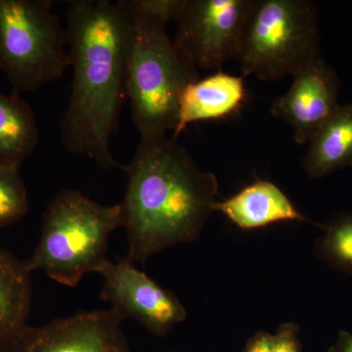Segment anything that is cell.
<instances>
[{"label": "cell", "instance_id": "cell-1", "mask_svg": "<svg viewBox=\"0 0 352 352\" xmlns=\"http://www.w3.org/2000/svg\"><path fill=\"white\" fill-rule=\"evenodd\" d=\"M73 82L61 120L62 145L99 168L126 173L113 157L111 138L126 99L133 17L127 0H73L66 12Z\"/></svg>", "mask_w": 352, "mask_h": 352}, {"label": "cell", "instance_id": "cell-2", "mask_svg": "<svg viewBox=\"0 0 352 352\" xmlns=\"http://www.w3.org/2000/svg\"><path fill=\"white\" fill-rule=\"evenodd\" d=\"M122 203L132 263L144 265L166 248L196 241L214 212L219 183L173 138L140 139L126 166Z\"/></svg>", "mask_w": 352, "mask_h": 352}, {"label": "cell", "instance_id": "cell-3", "mask_svg": "<svg viewBox=\"0 0 352 352\" xmlns=\"http://www.w3.org/2000/svg\"><path fill=\"white\" fill-rule=\"evenodd\" d=\"M133 36L127 66L126 99L141 139L175 132L185 88L199 80L198 69L176 45L166 24L131 6Z\"/></svg>", "mask_w": 352, "mask_h": 352}, {"label": "cell", "instance_id": "cell-4", "mask_svg": "<svg viewBox=\"0 0 352 352\" xmlns=\"http://www.w3.org/2000/svg\"><path fill=\"white\" fill-rule=\"evenodd\" d=\"M119 227L120 204L103 206L76 190L60 192L44 214L41 239L25 267L73 288L105 265L109 238Z\"/></svg>", "mask_w": 352, "mask_h": 352}, {"label": "cell", "instance_id": "cell-5", "mask_svg": "<svg viewBox=\"0 0 352 352\" xmlns=\"http://www.w3.org/2000/svg\"><path fill=\"white\" fill-rule=\"evenodd\" d=\"M320 56L317 7L308 0H254L237 60L243 76H294Z\"/></svg>", "mask_w": 352, "mask_h": 352}, {"label": "cell", "instance_id": "cell-6", "mask_svg": "<svg viewBox=\"0 0 352 352\" xmlns=\"http://www.w3.org/2000/svg\"><path fill=\"white\" fill-rule=\"evenodd\" d=\"M51 0H0V69L14 92L36 91L69 67L68 34Z\"/></svg>", "mask_w": 352, "mask_h": 352}, {"label": "cell", "instance_id": "cell-7", "mask_svg": "<svg viewBox=\"0 0 352 352\" xmlns=\"http://www.w3.org/2000/svg\"><path fill=\"white\" fill-rule=\"evenodd\" d=\"M254 0H185L176 23V45L197 69L237 59Z\"/></svg>", "mask_w": 352, "mask_h": 352}, {"label": "cell", "instance_id": "cell-8", "mask_svg": "<svg viewBox=\"0 0 352 352\" xmlns=\"http://www.w3.org/2000/svg\"><path fill=\"white\" fill-rule=\"evenodd\" d=\"M98 273L104 278L102 300L110 302L122 320L133 319L157 337L186 320L182 302L129 259L108 261Z\"/></svg>", "mask_w": 352, "mask_h": 352}, {"label": "cell", "instance_id": "cell-9", "mask_svg": "<svg viewBox=\"0 0 352 352\" xmlns=\"http://www.w3.org/2000/svg\"><path fill=\"white\" fill-rule=\"evenodd\" d=\"M122 321L111 308L25 325L0 344V352H131Z\"/></svg>", "mask_w": 352, "mask_h": 352}, {"label": "cell", "instance_id": "cell-10", "mask_svg": "<svg viewBox=\"0 0 352 352\" xmlns=\"http://www.w3.org/2000/svg\"><path fill=\"white\" fill-rule=\"evenodd\" d=\"M288 91L271 105V113L293 129L294 140L307 145L339 107V80L321 57L293 76Z\"/></svg>", "mask_w": 352, "mask_h": 352}, {"label": "cell", "instance_id": "cell-11", "mask_svg": "<svg viewBox=\"0 0 352 352\" xmlns=\"http://www.w3.org/2000/svg\"><path fill=\"white\" fill-rule=\"evenodd\" d=\"M245 99L244 78L219 71L185 88L179 101L177 124L171 138L193 122L223 119L237 112Z\"/></svg>", "mask_w": 352, "mask_h": 352}, {"label": "cell", "instance_id": "cell-12", "mask_svg": "<svg viewBox=\"0 0 352 352\" xmlns=\"http://www.w3.org/2000/svg\"><path fill=\"white\" fill-rule=\"evenodd\" d=\"M214 212L244 230L282 221L310 222L276 184L267 180H256L230 198L217 201Z\"/></svg>", "mask_w": 352, "mask_h": 352}, {"label": "cell", "instance_id": "cell-13", "mask_svg": "<svg viewBox=\"0 0 352 352\" xmlns=\"http://www.w3.org/2000/svg\"><path fill=\"white\" fill-rule=\"evenodd\" d=\"M307 145L303 168L309 177L352 166V103L340 105Z\"/></svg>", "mask_w": 352, "mask_h": 352}, {"label": "cell", "instance_id": "cell-14", "mask_svg": "<svg viewBox=\"0 0 352 352\" xmlns=\"http://www.w3.org/2000/svg\"><path fill=\"white\" fill-rule=\"evenodd\" d=\"M39 132L31 106L14 92H0V166L19 170L38 147Z\"/></svg>", "mask_w": 352, "mask_h": 352}, {"label": "cell", "instance_id": "cell-15", "mask_svg": "<svg viewBox=\"0 0 352 352\" xmlns=\"http://www.w3.org/2000/svg\"><path fill=\"white\" fill-rule=\"evenodd\" d=\"M32 298L31 272L25 261L0 249V344L27 325Z\"/></svg>", "mask_w": 352, "mask_h": 352}, {"label": "cell", "instance_id": "cell-16", "mask_svg": "<svg viewBox=\"0 0 352 352\" xmlns=\"http://www.w3.org/2000/svg\"><path fill=\"white\" fill-rule=\"evenodd\" d=\"M320 251L329 263L352 275V215L340 217L326 227Z\"/></svg>", "mask_w": 352, "mask_h": 352}, {"label": "cell", "instance_id": "cell-17", "mask_svg": "<svg viewBox=\"0 0 352 352\" xmlns=\"http://www.w3.org/2000/svg\"><path fill=\"white\" fill-rule=\"evenodd\" d=\"M29 208L27 189L19 170L0 166V227L19 221Z\"/></svg>", "mask_w": 352, "mask_h": 352}, {"label": "cell", "instance_id": "cell-18", "mask_svg": "<svg viewBox=\"0 0 352 352\" xmlns=\"http://www.w3.org/2000/svg\"><path fill=\"white\" fill-rule=\"evenodd\" d=\"M138 12L168 24L177 19L184 7L185 0H129Z\"/></svg>", "mask_w": 352, "mask_h": 352}, {"label": "cell", "instance_id": "cell-19", "mask_svg": "<svg viewBox=\"0 0 352 352\" xmlns=\"http://www.w3.org/2000/svg\"><path fill=\"white\" fill-rule=\"evenodd\" d=\"M270 352H302L298 324L288 322L279 326L272 335Z\"/></svg>", "mask_w": 352, "mask_h": 352}, {"label": "cell", "instance_id": "cell-20", "mask_svg": "<svg viewBox=\"0 0 352 352\" xmlns=\"http://www.w3.org/2000/svg\"><path fill=\"white\" fill-rule=\"evenodd\" d=\"M272 344V333L258 332L248 340L243 352H270Z\"/></svg>", "mask_w": 352, "mask_h": 352}, {"label": "cell", "instance_id": "cell-21", "mask_svg": "<svg viewBox=\"0 0 352 352\" xmlns=\"http://www.w3.org/2000/svg\"><path fill=\"white\" fill-rule=\"evenodd\" d=\"M329 352H352V333H340L337 342Z\"/></svg>", "mask_w": 352, "mask_h": 352}, {"label": "cell", "instance_id": "cell-22", "mask_svg": "<svg viewBox=\"0 0 352 352\" xmlns=\"http://www.w3.org/2000/svg\"><path fill=\"white\" fill-rule=\"evenodd\" d=\"M168 352H178V351H168Z\"/></svg>", "mask_w": 352, "mask_h": 352}]
</instances>
